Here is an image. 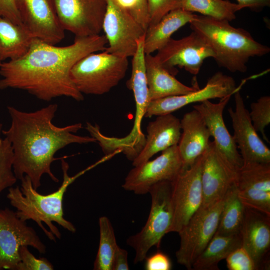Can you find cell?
<instances>
[{
  "instance_id": "6da1fadb",
  "label": "cell",
  "mask_w": 270,
  "mask_h": 270,
  "mask_svg": "<svg viewBox=\"0 0 270 270\" xmlns=\"http://www.w3.org/2000/svg\"><path fill=\"white\" fill-rule=\"evenodd\" d=\"M104 35L76 36L74 42L58 46L33 38L26 52L18 58L2 62L0 90L26 91L37 98L49 102L60 96L84 100L70 78V70L82 58L104 51Z\"/></svg>"
},
{
  "instance_id": "7a4b0ae2",
  "label": "cell",
  "mask_w": 270,
  "mask_h": 270,
  "mask_svg": "<svg viewBox=\"0 0 270 270\" xmlns=\"http://www.w3.org/2000/svg\"><path fill=\"white\" fill-rule=\"evenodd\" d=\"M58 108L53 104L38 110L26 112L8 106L11 124L2 134L10 142L13 152L12 169L18 180L26 176L36 190L41 185V178L47 174L56 182L58 179L52 172V162L60 150L72 144L96 142L92 136L74 134L82 128L81 123L64 127L56 126L52 120Z\"/></svg>"
},
{
  "instance_id": "3957f363",
  "label": "cell",
  "mask_w": 270,
  "mask_h": 270,
  "mask_svg": "<svg viewBox=\"0 0 270 270\" xmlns=\"http://www.w3.org/2000/svg\"><path fill=\"white\" fill-rule=\"evenodd\" d=\"M60 159L63 173V180L58 189L48 194L44 195L37 192L32 181L26 176L21 180L20 187L11 186L8 188L6 197L10 204L16 210L17 216L26 222L32 220L42 230L51 240L56 241V237L60 238L61 234L53 224L55 222L71 232H75L76 228L73 224L64 217L63 199L68 186L86 172L96 166L98 162L70 176L69 166L64 160Z\"/></svg>"
},
{
  "instance_id": "277c9868",
  "label": "cell",
  "mask_w": 270,
  "mask_h": 270,
  "mask_svg": "<svg viewBox=\"0 0 270 270\" xmlns=\"http://www.w3.org/2000/svg\"><path fill=\"white\" fill-rule=\"evenodd\" d=\"M189 24L192 30L212 47L218 66L230 72H245L250 58L270 52L268 46L256 41L248 31L232 26L228 20L196 14Z\"/></svg>"
},
{
  "instance_id": "5b68a950",
  "label": "cell",
  "mask_w": 270,
  "mask_h": 270,
  "mask_svg": "<svg viewBox=\"0 0 270 270\" xmlns=\"http://www.w3.org/2000/svg\"><path fill=\"white\" fill-rule=\"evenodd\" d=\"M128 66V58L108 53H90L77 62L70 76L83 94L102 95L109 92L124 78Z\"/></svg>"
},
{
  "instance_id": "8992f818",
  "label": "cell",
  "mask_w": 270,
  "mask_h": 270,
  "mask_svg": "<svg viewBox=\"0 0 270 270\" xmlns=\"http://www.w3.org/2000/svg\"><path fill=\"white\" fill-rule=\"evenodd\" d=\"M172 182H160L151 188V207L146 222L139 232L126 240L135 250L134 264L144 260L151 248H158L163 236L170 232L173 218Z\"/></svg>"
},
{
  "instance_id": "52a82bcc",
  "label": "cell",
  "mask_w": 270,
  "mask_h": 270,
  "mask_svg": "<svg viewBox=\"0 0 270 270\" xmlns=\"http://www.w3.org/2000/svg\"><path fill=\"white\" fill-rule=\"evenodd\" d=\"M224 196L212 204L200 206L178 232L180 246L176 256L187 269L192 270L194 262L214 235Z\"/></svg>"
},
{
  "instance_id": "ba28073f",
  "label": "cell",
  "mask_w": 270,
  "mask_h": 270,
  "mask_svg": "<svg viewBox=\"0 0 270 270\" xmlns=\"http://www.w3.org/2000/svg\"><path fill=\"white\" fill-rule=\"evenodd\" d=\"M144 38L138 40V47L132 60L131 76L127 87L132 91L136 103V116L130 132L122 138H114V144L124 154L138 155L142 149L146 137L141 130V123L150 102L146 76Z\"/></svg>"
},
{
  "instance_id": "9c48e42d",
  "label": "cell",
  "mask_w": 270,
  "mask_h": 270,
  "mask_svg": "<svg viewBox=\"0 0 270 270\" xmlns=\"http://www.w3.org/2000/svg\"><path fill=\"white\" fill-rule=\"evenodd\" d=\"M203 160L204 154L189 167L182 168L172 182L173 218L169 232L178 233L202 204Z\"/></svg>"
},
{
  "instance_id": "30bf717a",
  "label": "cell",
  "mask_w": 270,
  "mask_h": 270,
  "mask_svg": "<svg viewBox=\"0 0 270 270\" xmlns=\"http://www.w3.org/2000/svg\"><path fill=\"white\" fill-rule=\"evenodd\" d=\"M106 2L102 26L108 44L104 50L122 57L132 56L138 40L145 34L146 30L115 0H106Z\"/></svg>"
},
{
  "instance_id": "8fae6325",
  "label": "cell",
  "mask_w": 270,
  "mask_h": 270,
  "mask_svg": "<svg viewBox=\"0 0 270 270\" xmlns=\"http://www.w3.org/2000/svg\"><path fill=\"white\" fill-rule=\"evenodd\" d=\"M22 246H32L40 254L46 252V246L32 227L10 208L0 209V270H16Z\"/></svg>"
},
{
  "instance_id": "7c38bea8",
  "label": "cell",
  "mask_w": 270,
  "mask_h": 270,
  "mask_svg": "<svg viewBox=\"0 0 270 270\" xmlns=\"http://www.w3.org/2000/svg\"><path fill=\"white\" fill-rule=\"evenodd\" d=\"M212 48L206 40L192 31L179 40L171 38L155 56L162 66L175 76L176 67L184 68L192 74L197 75L204 60L214 57Z\"/></svg>"
},
{
  "instance_id": "4fadbf2b",
  "label": "cell",
  "mask_w": 270,
  "mask_h": 270,
  "mask_svg": "<svg viewBox=\"0 0 270 270\" xmlns=\"http://www.w3.org/2000/svg\"><path fill=\"white\" fill-rule=\"evenodd\" d=\"M59 22L64 30L77 37L100 34L106 0H53Z\"/></svg>"
},
{
  "instance_id": "5bb4252c",
  "label": "cell",
  "mask_w": 270,
  "mask_h": 270,
  "mask_svg": "<svg viewBox=\"0 0 270 270\" xmlns=\"http://www.w3.org/2000/svg\"><path fill=\"white\" fill-rule=\"evenodd\" d=\"M182 169L178 145L163 151L155 159L134 166L127 174L122 188L137 194L148 193L154 184L172 182Z\"/></svg>"
},
{
  "instance_id": "9a60e30c",
  "label": "cell",
  "mask_w": 270,
  "mask_h": 270,
  "mask_svg": "<svg viewBox=\"0 0 270 270\" xmlns=\"http://www.w3.org/2000/svg\"><path fill=\"white\" fill-rule=\"evenodd\" d=\"M238 169L218 150L214 141L210 142L204 154L200 206L212 204L222 198L236 184Z\"/></svg>"
},
{
  "instance_id": "2e32d148",
  "label": "cell",
  "mask_w": 270,
  "mask_h": 270,
  "mask_svg": "<svg viewBox=\"0 0 270 270\" xmlns=\"http://www.w3.org/2000/svg\"><path fill=\"white\" fill-rule=\"evenodd\" d=\"M240 86L236 87L232 76L218 72L208 80L206 86L188 94L168 96L150 102L144 117L172 114L192 103L201 102L216 98H222L233 94Z\"/></svg>"
},
{
  "instance_id": "e0dca14e",
  "label": "cell",
  "mask_w": 270,
  "mask_h": 270,
  "mask_svg": "<svg viewBox=\"0 0 270 270\" xmlns=\"http://www.w3.org/2000/svg\"><path fill=\"white\" fill-rule=\"evenodd\" d=\"M22 24L33 38L53 45L64 38V30L53 0H14Z\"/></svg>"
},
{
  "instance_id": "ac0fdd59",
  "label": "cell",
  "mask_w": 270,
  "mask_h": 270,
  "mask_svg": "<svg viewBox=\"0 0 270 270\" xmlns=\"http://www.w3.org/2000/svg\"><path fill=\"white\" fill-rule=\"evenodd\" d=\"M240 88L234 94L235 109L228 110L234 129L233 138L240 150L243 164L270 162V150L258 136L246 108Z\"/></svg>"
},
{
  "instance_id": "d6986e66",
  "label": "cell",
  "mask_w": 270,
  "mask_h": 270,
  "mask_svg": "<svg viewBox=\"0 0 270 270\" xmlns=\"http://www.w3.org/2000/svg\"><path fill=\"white\" fill-rule=\"evenodd\" d=\"M232 94L220 98L218 103L206 100L193 106L203 118L210 136L218 150L236 168H239L243 161L237 145L228 130L223 118V112Z\"/></svg>"
},
{
  "instance_id": "ffe728a7",
  "label": "cell",
  "mask_w": 270,
  "mask_h": 270,
  "mask_svg": "<svg viewBox=\"0 0 270 270\" xmlns=\"http://www.w3.org/2000/svg\"><path fill=\"white\" fill-rule=\"evenodd\" d=\"M240 234L242 246L250 255L258 270L268 268L270 216L245 206Z\"/></svg>"
},
{
  "instance_id": "44dd1931",
  "label": "cell",
  "mask_w": 270,
  "mask_h": 270,
  "mask_svg": "<svg viewBox=\"0 0 270 270\" xmlns=\"http://www.w3.org/2000/svg\"><path fill=\"white\" fill-rule=\"evenodd\" d=\"M144 146L132 161L136 166L150 160L156 153L178 145L182 133L180 120L172 114L157 116L146 126Z\"/></svg>"
},
{
  "instance_id": "7402d4cb",
  "label": "cell",
  "mask_w": 270,
  "mask_h": 270,
  "mask_svg": "<svg viewBox=\"0 0 270 270\" xmlns=\"http://www.w3.org/2000/svg\"><path fill=\"white\" fill-rule=\"evenodd\" d=\"M180 120L182 133L178 147L182 168H186L206 151L210 136L203 118L195 109L186 113Z\"/></svg>"
},
{
  "instance_id": "603a6c76",
  "label": "cell",
  "mask_w": 270,
  "mask_h": 270,
  "mask_svg": "<svg viewBox=\"0 0 270 270\" xmlns=\"http://www.w3.org/2000/svg\"><path fill=\"white\" fill-rule=\"evenodd\" d=\"M145 68L150 102L185 94L200 88L196 80L192 86L178 81L152 54L145 56Z\"/></svg>"
},
{
  "instance_id": "cb8c5ba5",
  "label": "cell",
  "mask_w": 270,
  "mask_h": 270,
  "mask_svg": "<svg viewBox=\"0 0 270 270\" xmlns=\"http://www.w3.org/2000/svg\"><path fill=\"white\" fill-rule=\"evenodd\" d=\"M196 16L192 12L179 8L165 14L155 24L148 26L144 38L146 54H152L162 48L174 32L190 23Z\"/></svg>"
},
{
  "instance_id": "d4e9b609",
  "label": "cell",
  "mask_w": 270,
  "mask_h": 270,
  "mask_svg": "<svg viewBox=\"0 0 270 270\" xmlns=\"http://www.w3.org/2000/svg\"><path fill=\"white\" fill-rule=\"evenodd\" d=\"M32 36L22 24L0 16V61L20 58L28 50Z\"/></svg>"
},
{
  "instance_id": "484cf974",
  "label": "cell",
  "mask_w": 270,
  "mask_h": 270,
  "mask_svg": "<svg viewBox=\"0 0 270 270\" xmlns=\"http://www.w3.org/2000/svg\"><path fill=\"white\" fill-rule=\"evenodd\" d=\"M242 246L240 234L223 236L215 234L205 248L194 262L192 270H219L218 264Z\"/></svg>"
},
{
  "instance_id": "4316f807",
  "label": "cell",
  "mask_w": 270,
  "mask_h": 270,
  "mask_svg": "<svg viewBox=\"0 0 270 270\" xmlns=\"http://www.w3.org/2000/svg\"><path fill=\"white\" fill-rule=\"evenodd\" d=\"M245 206L238 196L234 184L224 196L223 207L215 234L223 236L240 234L244 214Z\"/></svg>"
},
{
  "instance_id": "83f0119b",
  "label": "cell",
  "mask_w": 270,
  "mask_h": 270,
  "mask_svg": "<svg viewBox=\"0 0 270 270\" xmlns=\"http://www.w3.org/2000/svg\"><path fill=\"white\" fill-rule=\"evenodd\" d=\"M181 8L191 12L230 22L236 18L240 6L228 0H182Z\"/></svg>"
},
{
  "instance_id": "f1b7e54d",
  "label": "cell",
  "mask_w": 270,
  "mask_h": 270,
  "mask_svg": "<svg viewBox=\"0 0 270 270\" xmlns=\"http://www.w3.org/2000/svg\"><path fill=\"white\" fill-rule=\"evenodd\" d=\"M236 186L270 192V162L243 164L238 169Z\"/></svg>"
},
{
  "instance_id": "f546056e",
  "label": "cell",
  "mask_w": 270,
  "mask_h": 270,
  "mask_svg": "<svg viewBox=\"0 0 270 270\" xmlns=\"http://www.w3.org/2000/svg\"><path fill=\"white\" fill-rule=\"evenodd\" d=\"M100 243L94 270H112V260L118 246L112 224L109 219L102 216L99 218Z\"/></svg>"
},
{
  "instance_id": "4dcf8cb0",
  "label": "cell",
  "mask_w": 270,
  "mask_h": 270,
  "mask_svg": "<svg viewBox=\"0 0 270 270\" xmlns=\"http://www.w3.org/2000/svg\"><path fill=\"white\" fill-rule=\"evenodd\" d=\"M13 152L6 138H0V194L16 182L13 169Z\"/></svg>"
},
{
  "instance_id": "1f68e13d",
  "label": "cell",
  "mask_w": 270,
  "mask_h": 270,
  "mask_svg": "<svg viewBox=\"0 0 270 270\" xmlns=\"http://www.w3.org/2000/svg\"><path fill=\"white\" fill-rule=\"evenodd\" d=\"M250 108V116L254 129L260 132L265 140L269 142L264 129L270 123V96H261L251 103Z\"/></svg>"
},
{
  "instance_id": "d6a6232c",
  "label": "cell",
  "mask_w": 270,
  "mask_h": 270,
  "mask_svg": "<svg viewBox=\"0 0 270 270\" xmlns=\"http://www.w3.org/2000/svg\"><path fill=\"white\" fill-rule=\"evenodd\" d=\"M237 189L238 196L245 206L270 216V192L248 188Z\"/></svg>"
},
{
  "instance_id": "836d02e7",
  "label": "cell",
  "mask_w": 270,
  "mask_h": 270,
  "mask_svg": "<svg viewBox=\"0 0 270 270\" xmlns=\"http://www.w3.org/2000/svg\"><path fill=\"white\" fill-rule=\"evenodd\" d=\"M146 2L148 26L156 24L170 12L181 8L182 4V0H146Z\"/></svg>"
},
{
  "instance_id": "e575fe53",
  "label": "cell",
  "mask_w": 270,
  "mask_h": 270,
  "mask_svg": "<svg viewBox=\"0 0 270 270\" xmlns=\"http://www.w3.org/2000/svg\"><path fill=\"white\" fill-rule=\"evenodd\" d=\"M226 260L229 270H258L250 255L242 246L232 252Z\"/></svg>"
},
{
  "instance_id": "d590c367",
  "label": "cell",
  "mask_w": 270,
  "mask_h": 270,
  "mask_svg": "<svg viewBox=\"0 0 270 270\" xmlns=\"http://www.w3.org/2000/svg\"><path fill=\"white\" fill-rule=\"evenodd\" d=\"M20 262L16 270H53L52 264L44 258H36L28 250V246H22L19 250Z\"/></svg>"
},
{
  "instance_id": "8d00e7d4",
  "label": "cell",
  "mask_w": 270,
  "mask_h": 270,
  "mask_svg": "<svg viewBox=\"0 0 270 270\" xmlns=\"http://www.w3.org/2000/svg\"><path fill=\"white\" fill-rule=\"evenodd\" d=\"M145 268L147 270H170L172 262L169 257L162 252L146 257Z\"/></svg>"
},
{
  "instance_id": "74e56055",
  "label": "cell",
  "mask_w": 270,
  "mask_h": 270,
  "mask_svg": "<svg viewBox=\"0 0 270 270\" xmlns=\"http://www.w3.org/2000/svg\"><path fill=\"white\" fill-rule=\"evenodd\" d=\"M0 16L16 24H22L14 0H0Z\"/></svg>"
},
{
  "instance_id": "f35d334b",
  "label": "cell",
  "mask_w": 270,
  "mask_h": 270,
  "mask_svg": "<svg viewBox=\"0 0 270 270\" xmlns=\"http://www.w3.org/2000/svg\"><path fill=\"white\" fill-rule=\"evenodd\" d=\"M128 252L119 246L118 247L112 260V270H128Z\"/></svg>"
},
{
  "instance_id": "ab89813d",
  "label": "cell",
  "mask_w": 270,
  "mask_h": 270,
  "mask_svg": "<svg viewBox=\"0 0 270 270\" xmlns=\"http://www.w3.org/2000/svg\"><path fill=\"white\" fill-rule=\"evenodd\" d=\"M133 16L146 30L148 24L146 0H138Z\"/></svg>"
},
{
  "instance_id": "60d3db41",
  "label": "cell",
  "mask_w": 270,
  "mask_h": 270,
  "mask_svg": "<svg viewBox=\"0 0 270 270\" xmlns=\"http://www.w3.org/2000/svg\"><path fill=\"white\" fill-rule=\"evenodd\" d=\"M242 9L249 8L252 10L259 12L264 8L270 6V0H236Z\"/></svg>"
},
{
  "instance_id": "b9f144b4",
  "label": "cell",
  "mask_w": 270,
  "mask_h": 270,
  "mask_svg": "<svg viewBox=\"0 0 270 270\" xmlns=\"http://www.w3.org/2000/svg\"><path fill=\"white\" fill-rule=\"evenodd\" d=\"M121 7L128 10L133 16L134 12L136 7L138 0H115Z\"/></svg>"
},
{
  "instance_id": "7bdbcfd3",
  "label": "cell",
  "mask_w": 270,
  "mask_h": 270,
  "mask_svg": "<svg viewBox=\"0 0 270 270\" xmlns=\"http://www.w3.org/2000/svg\"><path fill=\"white\" fill-rule=\"evenodd\" d=\"M2 124L0 122V134H2Z\"/></svg>"
},
{
  "instance_id": "ee69618b",
  "label": "cell",
  "mask_w": 270,
  "mask_h": 270,
  "mask_svg": "<svg viewBox=\"0 0 270 270\" xmlns=\"http://www.w3.org/2000/svg\"><path fill=\"white\" fill-rule=\"evenodd\" d=\"M2 62H1L0 61V65H1Z\"/></svg>"
}]
</instances>
